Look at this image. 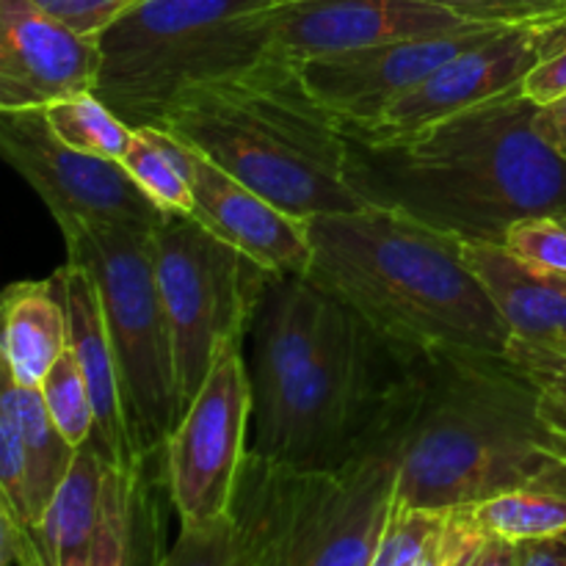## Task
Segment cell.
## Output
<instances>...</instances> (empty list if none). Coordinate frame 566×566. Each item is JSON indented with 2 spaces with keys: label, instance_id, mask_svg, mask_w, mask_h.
<instances>
[{
  "label": "cell",
  "instance_id": "obj_16",
  "mask_svg": "<svg viewBox=\"0 0 566 566\" xmlns=\"http://www.w3.org/2000/svg\"><path fill=\"white\" fill-rule=\"evenodd\" d=\"M191 188V216L205 230L274 274H307L313 263L307 219L271 205L193 147Z\"/></svg>",
  "mask_w": 566,
  "mask_h": 566
},
{
  "label": "cell",
  "instance_id": "obj_7",
  "mask_svg": "<svg viewBox=\"0 0 566 566\" xmlns=\"http://www.w3.org/2000/svg\"><path fill=\"white\" fill-rule=\"evenodd\" d=\"M282 0H142L97 36L94 94L130 127H155L197 83L269 55L265 11Z\"/></svg>",
  "mask_w": 566,
  "mask_h": 566
},
{
  "label": "cell",
  "instance_id": "obj_39",
  "mask_svg": "<svg viewBox=\"0 0 566 566\" xmlns=\"http://www.w3.org/2000/svg\"><path fill=\"white\" fill-rule=\"evenodd\" d=\"M562 221H564V224H566V216H562Z\"/></svg>",
  "mask_w": 566,
  "mask_h": 566
},
{
  "label": "cell",
  "instance_id": "obj_14",
  "mask_svg": "<svg viewBox=\"0 0 566 566\" xmlns=\"http://www.w3.org/2000/svg\"><path fill=\"white\" fill-rule=\"evenodd\" d=\"M468 25L429 0H282L265 11L269 55L293 64Z\"/></svg>",
  "mask_w": 566,
  "mask_h": 566
},
{
  "label": "cell",
  "instance_id": "obj_28",
  "mask_svg": "<svg viewBox=\"0 0 566 566\" xmlns=\"http://www.w3.org/2000/svg\"><path fill=\"white\" fill-rule=\"evenodd\" d=\"M39 390H42L50 418L59 426L64 440L70 442L72 448L86 446L94 437V431H97V415H94L88 385L86 379H83L81 365H77L72 348H66V352L55 359V365L48 370V376L42 379Z\"/></svg>",
  "mask_w": 566,
  "mask_h": 566
},
{
  "label": "cell",
  "instance_id": "obj_5",
  "mask_svg": "<svg viewBox=\"0 0 566 566\" xmlns=\"http://www.w3.org/2000/svg\"><path fill=\"white\" fill-rule=\"evenodd\" d=\"M418 359L332 296L324 340L296 385L254 420L252 453L304 473H335L390 426Z\"/></svg>",
  "mask_w": 566,
  "mask_h": 566
},
{
  "label": "cell",
  "instance_id": "obj_22",
  "mask_svg": "<svg viewBox=\"0 0 566 566\" xmlns=\"http://www.w3.org/2000/svg\"><path fill=\"white\" fill-rule=\"evenodd\" d=\"M3 370L20 385L39 387L70 348L64 298L55 280H22L3 293Z\"/></svg>",
  "mask_w": 566,
  "mask_h": 566
},
{
  "label": "cell",
  "instance_id": "obj_20",
  "mask_svg": "<svg viewBox=\"0 0 566 566\" xmlns=\"http://www.w3.org/2000/svg\"><path fill=\"white\" fill-rule=\"evenodd\" d=\"M166 501L171 503L164 453L130 468L108 464L99 528L88 566H164Z\"/></svg>",
  "mask_w": 566,
  "mask_h": 566
},
{
  "label": "cell",
  "instance_id": "obj_31",
  "mask_svg": "<svg viewBox=\"0 0 566 566\" xmlns=\"http://www.w3.org/2000/svg\"><path fill=\"white\" fill-rule=\"evenodd\" d=\"M509 357L531 376L542 392L547 415L558 429L566 431V357L551 352V348L534 346V343L509 340Z\"/></svg>",
  "mask_w": 566,
  "mask_h": 566
},
{
  "label": "cell",
  "instance_id": "obj_19",
  "mask_svg": "<svg viewBox=\"0 0 566 566\" xmlns=\"http://www.w3.org/2000/svg\"><path fill=\"white\" fill-rule=\"evenodd\" d=\"M108 470L94 440L77 448L70 475L39 525H17L0 514L3 553L17 566H88L99 528L103 481Z\"/></svg>",
  "mask_w": 566,
  "mask_h": 566
},
{
  "label": "cell",
  "instance_id": "obj_32",
  "mask_svg": "<svg viewBox=\"0 0 566 566\" xmlns=\"http://www.w3.org/2000/svg\"><path fill=\"white\" fill-rule=\"evenodd\" d=\"M470 22L523 25L542 17L566 14V0H429Z\"/></svg>",
  "mask_w": 566,
  "mask_h": 566
},
{
  "label": "cell",
  "instance_id": "obj_27",
  "mask_svg": "<svg viewBox=\"0 0 566 566\" xmlns=\"http://www.w3.org/2000/svg\"><path fill=\"white\" fill-rule=\"evenodd\" d=\"M55 136L81 153L99 155V158H125L136 127L127 125L103 97L94 92L72 94L44 108Z\"/></svg>",
  "mask_w": 566,
  "mask_h": 566
},
{
  "label": "cell",
  "instance_id": "obj_40",
  "mask_svg": "<svg viewBox=\"0 0 566 566\" xmlns=\"http://www.w3.org/2000/svg\"><path fill=\"white\" fill-rule=\"evenodd\" d=\"M562 542H566V534H564V536H562Z\"/></svg>",
  "mask_w": 566,
  "mask_h": 566
},
{
  "label": "cell",
  "instance_id": "obj_37",
  "mask_svg": "<svg viewBox=\"0 0 566 566\" xmlns=\"http://www.w3.org/2000/svg\"><path fill=\"white\" fill-rule=\"evenodd\" d=\"M517 562H520V553L514 542L492 539V536H486L484 545H481V551L475 553L473 564L470 566H517Z\"/></svg>",
  "mask_w": 566,
  "mask_h": 566
},
{
  "label": "cell",
  "instance_id": "obj_29",
  "mask_svg": "<svg viewBox=\"0 0 566 566\" xmlns=\"http://www.w3.org/2000/svg\"><path fill=\"white\" fill-rule=\"evenodd\" d=\"M448 520H451V512H431V509L396 503L370 566H412L434 547L442 531L448 528Z\"/></svg>",
  "mask_w": 566,
  "mask_h": 566
},
{
  "label": "cell",
  "instance_id": "obj_1",
  "mask_svg": "<svg viewBox=\"0 0 566 566\" xmlns=\"http://www.w3.org/2000/svg\"><path fill=\"white\" fill-rule=\"evenodd\" d=\"M523 88L390 142L346 133L348 177L387 208L464 243H501L517 221L566 216V160L534 130Z\"/></svg>",
  "mask_w": 566,
  "mask_h": 566
},
{
  "label": "cell",
  "instance_id": "obj_11",
  "mask_svg": "<svg viewBox=\"0 0 566 566\" xmlns=\"http://www.w3.org/2000/svg\"><path fill=\"white\" fill-rule=\"evenodd\" d=\"M0 149L11 169L36 191L55 224L103 221L155 230L166 216L119 160L81 153L61 142L44 108L0 111Z\"/></svg>",
  "mask_w": 566,
  "mask_h": 566
},
{
  "label": "cell",
  "instance_id": "obj_30",
  "mask_svg": "<svg viewBox=\"0 0 566 566\" xmlns=\"http://www.w3.org/2000/svg\"><path fill=\"white\" fill-rule=\"evenodd\" d=\"M503 247L534 269L566 276V224L556 216H531L506 232Z\"/></svg>",
  "mask_w": 566,
  "mask_h": 566
},
{
  "label": "cell",
  "instance_id": "obj_18",
  "mask_svg": "<svg viewBox=\"0 0 566 566\" xmlns=\"http://www.w3.org/2000/svg\"><path fill=\"white\" fill-rule=\"evenodd\" d=\"M53 280L59 285L61 298H64L70 348L81 365V374L86 379L88 396L94 403V415H97V431H94L92 440L103 448L108 464L130 468L142 457L136 453L130 426H127L119 363H116L114 343H111L97 282L86 265L70 258L55 269Z\"/></svg>",
  "mask_w": 566,
  "mask_h": 566
},
{
  "label": "cell",
  "instance_id": "obj_13",
  "mask_svg": "<svg viewBox=\"0 0 566 566\" xmlns=\"http://www.w3.org/2000/svg\"><path fill=\"white\" fill-rule=\"evenodd\" d=\"M497 28L503 25L475 22V25L434 33V36L370 44V48L307 61L302 64V72L310 92L343 125H368L398 99L423 86L448 61L484 42Z\"/></svg>",
  "mask_w": 566,
  "mask_h": 566
},
{
  "label": "cell",
  "instance_id": "obj_2",
  "mask_svg": "<svg viewBox=\"0 0 566 566\" xmlns=\"http://www.w3.org/2000/svg\"><path fill=\"white\" fill-rule=\"evenodd\" d=\"M514 490L566 495V431L509 354L420 357L396 503L459 512Z\"/></svg>",
  "mask_w": 566,
  "mask_h": 566
},
{
  "label": "cell",
  "instance_id": "obj_17",
  "mask_svg": "<svg viewBox=\"0 0 566 566\" xmlns=\"http://www.w3.org/2000/svg\"><path fill=\"white\" fill-rule=\"evenodd\" d=\"M332 296L307 274L271 271L263 302L249 329V379L254 390V420L269 415L307 370L324 340Z\"/></svg>",
  "mask_w": 566,
  "mask_h": 566
},
{
  "label": "cell",
  "instance_id": "obj_33",
  "mask_svg": "<svg viewBox=\"0 0 566 566\" xmlns=\"http://www.w3.org/2000/svg\"><path fill=\"white\" fill-rule=\"evenodd\" d=\"M33 3L70 25L72 31L97 39L105 28L114 25L125 11H130L142 0H33Z\"/></svg>",
  "mask_w": 566,
  "mask_h": 566
},
{
  "label": "cell",
  "instance_id": "obj_15",
  "mask_svg": "<svg viewBox=\"0 0 566 566\" xmlns=\"http://www.w3.org/2000/svg\"><path fill=\"white\" fill-rule=\"evenodd\" d=\"M103 50L33 0H0V111L48 108L94 92Z\"/></svg>",
  "mask_w": 566,
  "mask_h": 566
},
{
  "label": "cell",
  "instance_id": "obj_38",
  "mask_svg": "<svg viewBox=\"0 0 566 566\" xmlns=\"http://www.w3.org/2000/svg\"><path fill=\"white\" fill-rule=\"evenodd\" d=\"M470 525H473V523H470ZM484 539H486V536L481 534V531L473 525V534H470L468 539L462 542V547H459V551L453 553V558H451V562H448V566H470V564H473L475 553L481 551Z\"/></svg>",
  "mask_w": 566,
  "mask_h": 566
},
{
  "label": "cell",
  "instance_id": "obj_3",
  "mask_svg": "<svg viewBox=\"0 0 566 566\" xmlns=\"http://www.w3.org/2000/svg\"><path fill=\"white\" fill-rule=\"evenodd\" d=\"M307 276L407 357L506 354L512 332L470 271L464 241L398 210L307 219Z\"/></svg>",
  "mask_w": 566,
  "mask_h": 566
},
{
  "label": "cell",
  "instance_id": "obj_6",
  "mask_svg": "<svg viewBox=\"0 0 566 566\" xmlns=\"http://www.w3.org/2000/svg\"><path fill=\"white\" fill-rule=\"evenodd\" d=\"M415 387L418 368L390 426L335 473H304L249 451L238 497L258 531V566H370L396 509Z\"/></svg>",
  "mask_w": 566,
  "mask_h": 566
},
{
  "label": "cell",
  "instance_id": "obj_23",
  "mask_svg": "<svg viewBox=\"0 0 566 566\" xmlns=\"http://www.w3.org/2000/svg\"><path fill=\"white\" fill-rule=\"evenodd\" d=\"M0 409L11 415L22 440L25 453V481H28V512L25 528L39 525L53 506L61 484L70 475L77 448H72L53 423L44 403L42 390L31 385H20L3 370V392ZM14 523V520H11Z\"/></svg>",
  "mask_w": 566,
  "mask_h": 566
},
{
  "label": "cell",
  "instance_id": "obj_12",
  "mask_svg": "<svg viewBox=\"0 0 566 566\" xmlns=\"http://www.w3.org/2000/svg\"><path fill=\"white\" fill-rule=\"evenodd\" d=\"M562 48H566V14L503 25L484 42L448 61L423 86L398 99L374 122L343 125V130L368 142L412 136L473 105L523 88L525 77Z\"/></svg>",
  "mask_w": 566,
  "mask_h": 566
},
{
  "label": "cell",
  "instance_id": "obj_8",
  "mask_svg": "<svg viewBox=\"0 0 566 566\" xmlns=\"http://www.w3.org/2000/svg\"><path fill=\"white\" fill-rule=\"evenodd\" d=\"M59 230L66 258L86 265L99 287L136 453H164L180 423V403L153 230L103 221H64Z\"/></svg>",
  "mask_w": 566,
  "mask_h": 566
},
{
  "label": "cell",
  "instance_id": "obj_35",
  "mask_svg": "<svg viewBox=\"0 0 566 566\" xmlns=\"http://www.w3.org/2000/svg\"><path fill=\"white\" fill-rule=\"evenodd\" d=\"M534 130L558 158L566 160V94L547 105H536Z\"/></svg>",
  "mask_w": 566,
  "mask_h": 566
},
{
  "label": "cell",
  "instance_id": "obj_4",
  "mask_svg": "<svg viewBox=\"0 0 566 566\" xmlns=\"http://www.w3.org/2000/svg\"><path fill=\"white\" fill-rule=\"evenodd\" d=\"M155 127L296 219L368 208L348 177L343 122L310 92L302 64L265 55L197 83Z\"/></svg>",
  "mask_w": 566,
  "mask_h": 566
},
{
  "label": "cell",
  "instance_id": "obj_25",
  "mask_svg": "<svg viewBox=\"0 0 566 566\" xmlns=\"http://www.w3.org/2000/svg\"><path fill=\"white\" fill-rule=\"evenodd\" d=\"M459 512L484 536L514 542V545L562 539L566 534V495L562 492L514 490Z\"/></svg>",
  "mask_w": 566,
  "mask_h": 566
},
{
  "label": "cell",
  "instance_id": "obj_26",
  "mask_svg": "<svg viewBox=\"0 0 566 566\" xmlns=\"http://www.w3.org/2000/svg\"><path fill=\"white\" fill-rule=\"evenodd\" d=\"M164 566H258V531L247 503L205 525H180Z\"/></svg>",
  "mask_w": 566,
  "mask_h": 566
},
{
  "label": "cell",
  "instance_id": "obj_9",
  "mask_svg": "<svg viewBox=\"0 0 566 566\" xmlns=\"http://www.w3.org/2000/svg\"><path fill=\"white\" fill-rule=\"evenodd\" d=\"M153 241L182 418L202 390L221 343L247 340L271 271L205 230L193 216L166 213Z\"/></svg>",
  "mask_w": 566,
  "mask_h": 566
},
{
  "label": "cell",
  "instance_id": "obj_10",
  "mask_svg": "<svg viewBox=\"0 0 566 566\" xmlns=\"http://www.w3.org/2000/svg\"><path fill=\"white\" fill-rule=\"evenodd\" d=\"M254 390L243 340H224L191 407L164 448L171 509L180 525H205L232 512L249 462Z\"/></svg>",
  "mask_w": 566,
  "mask_h": 566
},
{
  "label": "cell",
  "instance_id": "obj_36",
  "mask_svg": "<svg viewBox=\"0 0 566 566\" xmlns=\"http://www.w3.org/2000/svg\"><path fill=\"white\" fill-rule=\"evenodd\" d=\"M517 566H566V542L539 539L517 545Z\"/></svg>",
  "mask_w": 566,
  "mask_h": 566
},
{
  "label": "cell",
  "instance_id": "obj_21",
  "mask_svg": "<svg viewBox=\"0 0 566 566\" xmlns=\"http://www.w3.org/2000/svg\"><path fill=\"white\" fill-rule=\"evenodd\" d=\"M464 260L495 302L512 340L566 357V276L523 263L501 243H464Z\"/></svg>",
  "mask_w": 566,
  "mask_h": 566
},
{
  "label": "cell",
  "instance_id": "obj_34",
  "mask_svg": "<svg viewBox=\"0 0 566 566\" xmlns=\"http://www.w3.org/2000/svg\"><path fill=\"white\" fill-rule=\"evenodd\" d=\"M523 94L534 105H547L566 94V48L547 55L523 81Z\"/></svg>",
  "mask_w": 566,
  "mask_h": 566
},
{
  "label": "cell",
  "instance_id": "obj_24",
  "mask_svg": "<svg viewBox=\"0 0 566 566\" xmlns=\"http://www.w3.org/2000/svg\"><path fill=\"white\" fill-rule=\"evenodd\" d=\"M122 166L164 213H193L191 147L164 127H136Z\"/></svg>",
  "mask_w": 566,
  "mask_h": 566
}]
</instances>
